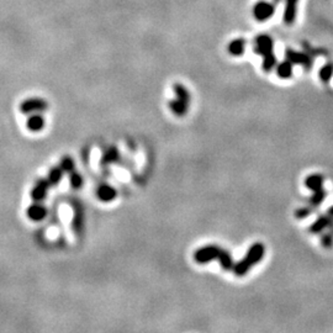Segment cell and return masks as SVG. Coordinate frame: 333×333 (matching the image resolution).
<instances>
[{
  "label": "cell",
  "instance_id": "obj_1",
  "mask_svg": "<svg viewBox=\"0 0 333 333\" xmlns=\"http://www.w3.org/2000/svg\"><path fill=\"white\" fill-rule=\"evenodd\" d=\"M194 259L197 260L199 264H206V263L211 262V260L219 259L221 268L225 270H232L233 265H235L230 252L216 246V244L199 248L194 253Z\"/></svg>",
  "mask_w": 333,
  "mask_h": 333
},
{
  "label": "cell",
  "instance_id": "obj_2",
  "mask_svg": "<svg viewBox=\"0 0 333 333\" xmlns=\"http://www.w3.org/2000/svg\"><path fill=\"white\" fill-rule=\"evenodd\" d=\"M264 254H265L264 244L260 242L252 244V246L249 247L248 252H247L246 257L233 265L232 269L233 274H235L236 276H244L249 272V269H251L253 265L258 264V263L263 259Z\"/></svg>",
  "mask_w": 333,
  "mask_h": 333
},
{
  "label": "cell",
  "instance_id": "obj_3",
  "mask_svg": "<svg viewBox=\"0 0 333 333\" xmlns=\"http://www.w3.org/2000/svg\"><path fill=\"white\" fill-rule=\"evenodd\" d=\"M173 90L177 98L169 103V107L177 116H184L189 110L190 93L181 83H176L173 85Z\"/></svg>",
  "mask_w": 333,
  "mask_h": 333
},
{
  "label": "cell",
  "instance_id": "obj_4",
  "mask_svg": "<svg viewBox=\"0 0 333 333\" xmlns=\"http://www.w3.org/2000/svg\"><path fill=\"white\" fill-rule=\"evenodd\" d=\"M275 3L265 2V0H260L253 7V18L256 19L259 23H264V21L269 20L272 16L275 14Z\"/></svg>",
  "mask_w": 333,
  "mask_h": 333
},
{
  "label": "cell",
  "instance_id": "obj_5",
  "mask_svg": "<svg viewBox=\"0 0 333 333\" xmlns=\"http://www.w3.org/2000/svg\"><path fill=\"white\" fill-rule=\"evenodd\" d=\"M285 57L286 60L291 62L292 64H300V66H302V68L305 69V71H310V69L312 68L313 60L307 53L299 52V51L288 48V50L285 51Z\"/></svg>",
  "mask_w": 333,
  "mask_h": 333
},
{
  "label": "cell",
  "instance_id": "obj_6",
  "mask_svg": "<svg viewBox=\"0 0 333 333\" xmlns=\"http://www.w3.org/2000/svg\"><path fill=\"white\" fill-rule=\"evenodd\" d=\"M274 50V41L272 37L267 34H260L254 39L253 41V51L257 55L263 56L272 53Z\"/></svg>",
  "mask_w": 333,
  "mask_h": 333
},
{
  "label": "cell",
  "instance_id": "obj_7",
  "mask_svg": "<svg viewBox=\"0 0 333 333\" xmlns=\"http://www.w3.org/2000/svg\"><path fill=\"white\" fill-rule=\"evenodd\" d=\"M48 109V103L45 101L44 99L40 98H31L26 99L25 101H23L20 105V111L23 114H34V112H41Z\"/></svg>",
  "mask_w": 333,
  "mask_h": 333
},
{
  "label": "cell",
  "instance_id": "obj_8",
  "mask_svg": "<svg viewBox=\"0 0 333 333\" xmlns=\"http://www.w3.org/2000/svg\"><path fill=\"white\" fill-rule=\"evenodd\" d=\"M74 232L80 235L84 227V208L79 201H73V222H72Z\"/></svg>",
  "mask_w": 333,
  "mask_h": 333
},
{
  "label": "cell",
  "instance_id": "obj_9",
  "mask_svg": "<svg viewBox=\"0 0 333 333\" xmlns=\"http://www.w3.org/2000/svg\"><path fill=\"white\" fill-rule=\"evenodd\" d=\"M333 224V217L327 212L326 215H321L315 222L310 226V232L313 235H319V233L323 232L324 230H327L331 225Z\"/></svg>",
  "mask_w": 333,
  "mask_h": 333
},
{
  "label": "cell",
  "instance_id": "obj_10",
  "mask_svg": "<svg viewBox=\"0 0 333 333\" xmlns=\"http://www.w3.org/2000/svg\"><path fill=\"white\" fill-rule=\"evenodd\" d=\"M297 3L299 0H285V10L283 14V21L286 25H292L296 20Z\"/></svg>",
  "mask_w": 333,
  "mask_h": 333
},
{
  "label": "cell",
  "instance_id": "obj_11",
  "mask_svg": "<svg viewBox=\"0 0 333 333\" xmlns=\"http://www.w3.org/2000/svg\"><path fill=\"white\" fill-rule=\"evenodd\" d=\"M117 197V192L115 188H112L109 184H101L99 185L96 189V198L103 203H110Z\"/></svg>",
  "mask_w": 333,
  "mask_h": 333
},
{
  "label": "cell",
  "instance_id": "obj_12",
  "mask_svg": "<svg viewBox=\"0 0 333 333\" xmlns=\"http://www.w3.org/2000/svg\"><path fill=\"white\" fill-rule=\"evenodd\" d=\"M26 215L32 221H42L46 216H47V209L39 204V201H35L26 210Z\"/></svg>",
  "mask_w": 333,
  "mask_h": 333
},
{
  "label": "cell",
  "instance_id": "obj_13",
  "mask_svg": "<svg viewBox=\"0 0 333 333\" xmlns=\"http://www.w3.org/2000/svg\"><path fill=\"white\" fill-rule=\"evenodd\" d=\"M51 184L47 179H40L39 182L35 184L34 189L31 192V197L34 201H42L47 195L48 189H50Z\"/></svg>",
  "mask_w": 333,
  "mask_h": 333
},
{
  "label": "cell",
  "instance_id": "obj_14",
  "mask_svg": "<svg viewBox=\"0 0 333 333\" xmlns=\"http://www.w3.org/2000/svg\"><path fill=\"white\" fill-rule=\"evenodd\" d=\"M120 159V152L116 147H109L105 152L101 155L100 163L101 165H110L114 163L119 162Z\"/></svg>",
  "mask_w": 333,
  "mask_h": 333
},
{
  "label": "cell",
  "instance_id": "obj_15",
  "mask_svg": "<svg viewBox=\"0 0 333 333\" xmlns=\"http://www.w3.org/2000/svg\"><path fill=\"white\" fill-rule=\"evenodd\" d=\"M246 45L247 41L244 39H236L232 40L228 45V53L235 57H238V56H242L246 51Z\"/></svg>",
  "mask_w": 333,
  "mask_h": 333
},
{
  "label": "cell",
  "instance_id": "obj_16",
  "mask_svg": "<svg viewBox=\"0 0 333 333\" xmlns=\"http://www.w3.org/2000/svg\"><path fill=\"white\" fill-rule=\"evenodd\" d=\"M323 183L324 178L321 174H311L305 179V187L311 192H316V190L323 188Z\"/></svg>",
  "mask_w": 333,
  "mask_h": 333
},
{
  "label": "cell",
  "instance_id": "obj_17",
  "mask_svg": "<svg viewBox=\"0 0 333 333\" xmlns=\"http://www.w3.org/2000/svg\"><path fill=\"white\" fill-rule=\"evenodd\" d=\"M26 127L32 132H37V131H41L45 127V119L39 114L31 115L30 117L26 121Z\"/></svg>",
  "mask_w": 333,
  "mask_h": 333
},
{
  "label": "cell",
  "instance_id": "obj_18",
  "mask_svg": "<svg viewBox=\"0 0 333 333\" xmlns=\"http://www.w3.org/2000/svg\"><path fill=\"white\" fill-rule=\"evenodd\" d=\"M276 74L281 79H290L292 76V63L290 61H283L276 64Z\"/></svg>",
  "mask_w": 333,
  "mask_h": 333
},
{
  "label": "cell",
  "instance_id": "obj_19",
  "mask_svg": "<svg viewBox=\"0 0 333 333\" xmlns=\"http://www.w3.org/2000/svg\"><path fill=\"white\" fill-rule=\"evenodd\" d=\"M326 197H327V192L324 190V188H321V189L313 192V194L311 195L310 200H308V205L313 209L318 208V206L323 203Z\"/></svg>",
  "mask_w": 333,
  "mask_h": 333
},
{
  "label": "cell",
  "instance_id": "obj_20",
  "mask_svg": "<svg viewBox=\"0 0 333 333\" xmlns=\"http://www.w3.org/2000/svg\"><path fill=\"white\" fill-rule=\"evenodd\" d=\"M278 64V61H276V56L274 55V52L268 53V55L263 56V62H262V69L267 73L272 72L274 68Z\"/></svg>",
  "mask_w": 333,
  "mask_h": 333
},
{
  "label": "cell",
  "instance_id": "obj_21",
  "mask_svg": "<svg viewBox=\"0 0 333 333\" xmlns=\"http://www.w3.org/2000/svg\"><path fill=\"white\" fill-rule=\"evenodd\" d=\"M323 235L321 236V246L323 248H332L333 247V224L327 230H324Z\"/></svg>",
  "mask_w": 333,
  "mask_h": 333
},
{
  "label": "cell",
  "instance_id": "obj_22",
  "mask_svg": "<svg viewBox=\"0 0 333 333\" xmlns=\"http://www.w3.org/2000/svg\"><path fill=\"white\" fill-rule=\"evenodd\" d=\"M318 77L322 83H328L333 77V64L326 63L323 67H321L318 72Z\"/></svg>",
  "mask_w": 333,
  "mask_h": 333
},
{
  "label": "cell",
  "instance_id": "obj_23",
  "mask_svg": "<svg viewBox=\"0 0 333 333\" xmlns=\"http://www.w3.org/2000/svg\"><path fill=\"white\" fill-rule=\"evenodd\" d=\"M62 177H63V169L61 166H55L48 173L47 181L50 182L51 185H56L62 181Z\"/></svg>",
  "mask_w": 333,
  "mask_h": 333
},
{
  "label": "cell",
  "instance_id": "obj_24",
  "mask_svg": "<svg viewBox=\"0 0 333 333\" xmlns=\"http://www.w3.org/2000/svg\"><path fill=\"white\" fill-rule=\"evenodd\" d=\"M69 181H71V185L73 189H80L83 185V178L78 172H72L71 177H69Z\"/></svg>",
  "mask_w": 333,
  "mask_h": 333
},
{
  "label": "cell",
  "instance_id": "obj_25",
  "mask_svg": "<svg viewBox=\"0 0 333 333\" xmlns=\"http://www.w3.org/2000/svg\"><path fill=\"white\" fill-rule=\"evenodd\" d=\"M61 168L63 169V172H68V173H72L74 169V162L71 157L66 155V157L62 158L61 160Z\"/></svg>",
  "mask_w": 333,
  "mask_h": 333
},
{
  "label": "cell",
  "instance_id": "obj_26",
  "mask_svg": "<svg viewBox=\"0 0 333 333\" xmlns=\"http://www.w3.org/2000/svg\"><path fill=\"white\" fill-rule=\"evenodd\" d=\"M312 210H313V208H311V206H305V208H300V209H297L296 211H295V216H296L297 219H306V217L310 216Z\"/></svg>",
  "mask_w": 333,
  "mask_h": 333
},
{
  "label": "cell",
  "instance_id": "obj_27",
  "mask_svg": "<svg viewBox=\"0 0 333 333\" xmlns=\"http://www.w3.org/2000/svg\"><path fill=\"white\" fill-rule=\"evenodd\" d=\"M328 214L331 215V216L333 217V206H332V208H329V210H328Z\"/></svg>",
  "mask_w": 333,
  "mask_h": 333
},
{
  "label": "cell",
  "instance_id": "obj_28",
  "mask_svg": "<svg viewBox=\"0 0 333 333\" xmlns=\"http://www.w3.org/2000/svg\"><path fill=\"white\" fill-rule=\"evenodd\" d=\"M280 2H281V0H273V3H275V4H279Z\"/></svg>",
  "mask_w": 333,
  "mask_h": 333
}]
</instances>
